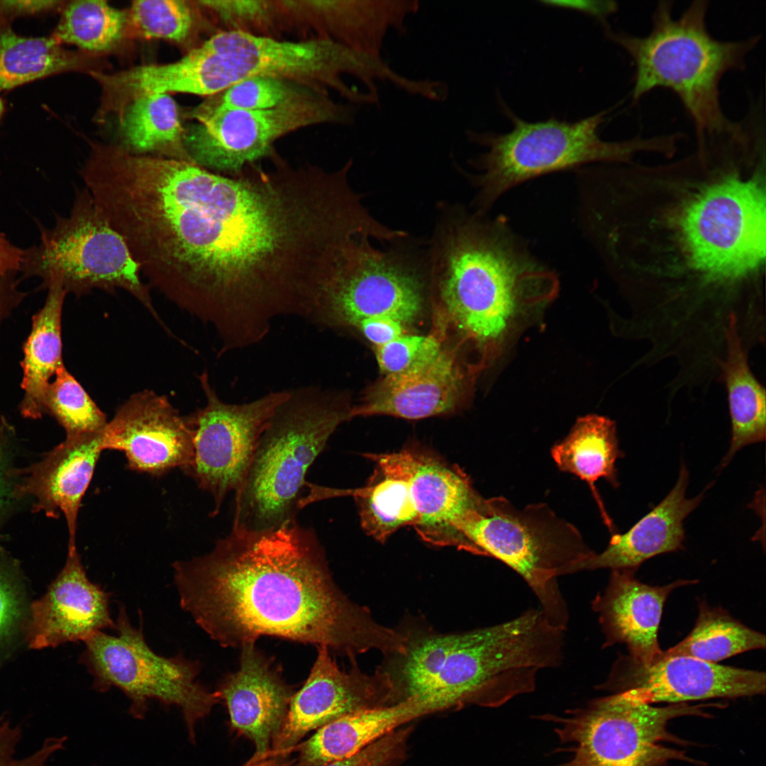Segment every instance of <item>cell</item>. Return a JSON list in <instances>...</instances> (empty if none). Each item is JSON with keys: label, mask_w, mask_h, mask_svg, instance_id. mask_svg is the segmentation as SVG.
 I'll list each match as a JSON object with an SVG mask.
<instances>
[{"label": "cell", "mask_w": 766, "mask_h": 766, "mask_svg": "<svg viewBox=\"0 0 766 766\" xmlns=\"http://www.w3.org/2000/svg\"><path fill=\"white\" fill-rule=\"evenodd\" d=\"M362 221L341 170L232 177L171 159L140 189L130 237L151 285L210 323L222 354L259 343L275 318H309Z\"/></svg>", "instance_id": "obj_1"}, {"label": "cell", "mask_w": 766, "mask_h": 766, "mask_svg": "<svg viewBox=\"0 0 766 766\" xmlns=\"http://www.w3.org/2000/svg\"><path fill=\"white\" fill-rule=\"evenodd\" d=\"M602 174V252L640 325L693 338L763 311L764 146L719 137L676 160Z\"/></svg>", "instance_id": "obj_2"}, {"label": "cell", "mask_w": 766, "mask_h": 766, "mask_svg": "<svg viewBox=\"0 0 766 766\" xmlns=\"http://www.w3.org/2000/svg\"><path fill=\"white\" fill-rule=\"evenodd\" d=\"M172 568L182 609L223 647L273 636L325 646L354 661L401 645L397 630L342 592L316 534L296 521L262 531L232 527L209 553Z\"/></svg>", "instance_id": "obj_3"}, {"label": "cell", "mask_w": 766, "mask_h": 766, "mask_svg": "<svg viewBox=\"0 0 766 766\" xmlns=\"http://www.w3.org/2000/svg\"><path fill=\"white\" fill-rule=\"evenodd\" d=\"M403 650L379 667L399 701L415 698L437 711L466 704L498 707L532 692L539 670L562 658L564 629L540 610L503 623L461 633L400 630Z\"/></svg>", "instance_id": "obj_4"}, {"label": "cell", "mask_w": 766, "mask_h": 766, "mask_svg": "<svg viewBox=\"0 0 766 766\" xmlns=\"http://www.w3.org/2000/svg\"><path fill=\"white\" fill-rule=\"evenodd\" d=\"M499 221L448 222L438 233L430 265L450 319L487 351L503 343L526 304L551 296L557 284L554 274Z\"/></svg>", "instance_id": "obj_5"}, {"label": "cell", "mask_w": 766, "mask_h": 766, "mask_svg": "<svg viewBox=\"0 0 766 766\" xmlns=\"http://www.w3.org/2000/svg\"><path fill=\"white\" fill-rule=\"evenodd\" d=\"M673 1H658L652 26L645 35L614 31L606 34L629 56L634 67L631 93L633 104L657 88L673 92L690 117L696 140L731 132L739 121L723 111L720 84L731 71H743L760 35L725 40L707 27L709 2L692 1L677 17Z\"/></svg>", "instance_id": "obj_6"}, {"label": "cell", "mask_w": 766, "mask_h": 766, "mask_svg": "<svg viewBox=\"0 0 766 766\" xmlns=\"http://www.w3.org/2000/svg\"><path fill=\"white\" fill-rule=\"evenodd\" d=\"M350 409L318 387L290 391L260 436L235 494L232 527L262 531L296 521L306 473L336 428L352 418Z\"/></svg>", "instance_id": "obj_7"}, {"label": "cell", "mask_w": 766, "mask_h": 766, "mask_svg": "<svg viewBox=\"0 0 766 766\" xmlns=\"http://www.w3.org/2000/svg\"><path fill=\"white\" fill-rule=\"evenodd\" d=\"M514 127L508 133H467L469 140L485 147L474 160L482 172L477 179L478 201L487 208L514 187L536 177L592 162L628 164L640 153L667 157L673 147L667 135H636L621 141L601 138L598 131L608 111L568 122L549 118L528 122L504 106Z\"/></svg>", "instance_id": "obj_8"}, {"label": "cell", "mask_w": 766, "mask_h": 766, "mask_svg": "<svg viewBox=\"0 0 766 766\" xmlns=\"http://www.w3.org/2000/svg\"><path fill=\"white\" fill-rule=\"evenodd\" d=\"M461 532L472 553L494 557L519 574L548 620L566 629L568 613L557 579L578 572L594 553L572 523L545 504L519 509L502 496L483 497Z\"/></svg>", "instance_id": "obj_9"}, {"label": "cell", "mask_w": 766, "mask_h": 766, "mask_svg": "<svg viewBox=\"0 0 766 766\" xmlns=\"http://www.w3.org/2000/svg\"><path fill=\"white\" fill-rule=\"evenodd\" d=\"M711 704H670L664 707L635 701L621 693L593 699L563 716L538 717L553 722L555 733L572 755L555 766H667L672 760L696 762L685 752L663 745H686L667 730L669 721L683 716L709 717ZM697 763V762H696Z\"/></svg>", "instance_id": "obj_10"}, {"label": "cell", "mask_w": 766, "mask_h": 766, "mask_svg": "<svg viewBox=\"0 0 766 766\" xmlns=\"http://www.w3.org/2000/svg\"><path fill=\"white\" fill-rule=\"evenodd\" d=\"M113 635L100 631L84 643L79 661L93 678V687L122 691L131 700V711L141 717L149 700L179 708L191 737L197 721L220 701L196 680L199 664L182 654L165 657L147 643L140 625L134 626L124 606H119Z\"/></svg>", "instance_id": "obj_11"}, {"label": "cell", "mask_w": 766, "mask_h": 766, "mask_svg": "<svg viewBox=\"0 0 766 766\" xmlns=\"http://www.w3.org/2000/svg\"><path fill=\"white\" fill-rule=\"evenodd\" d=\"M23 265L47 281L58 278L67 292L77 295L93 289H123L160 320L126 243L87 188L77 194L70 215L43 233L40 245L25 254Z\"/></svg>", "instance_id": "obj_12"}, {"label": "cell", "mask_w": 766, "mask_h": 766, "mask_svg": "<svg viewBox=\"0 0 766 766\" xmlns=\"http://www.w3.org/2000/svg\"><path fill=\"white\" fill-rule=\"evenodd\" d=\"M369 238L344 248L309 316L331 328H355L375 316L413 323L422 312L424 283L420 265L406 255L382 250Z\"/></svg>", "instance_id": "obj_13"}, {"label": "cell", "mask_w": 766, "mask_h": 766, "mask_svg": "<svg viewBox=\"0 0 766 766\" xmlns=\"http://www.w3.org/2000/svg\"><path fill=\"white\" fill-rule=\"evenodd\" d=\"M357 109L309 92L277 107L232 110L196 118L184 129V146L191 162L208 170L238 173L266 155L280 137L313 124L351 123Z\"/></svg>", "instance_id": "obj_14"}, {"label": "cell", "mask_w": 766, "mask_h": 766, "mask_svg": "<svg viewBox=\"0 0 766 766\" xmlns=\"http://www.w3.org/2000/svg\"><path fill=\"white\" fill-rule=\"evenodd\" d=\"M206 404L186 416L194 455L184 472L213 500L216 516L226 496L243 487L259 440L271 417L290 391L272 392L250 402L221 400L204 370L199 376Z\"/></svg>", "instance_id": "obj_15"}, {"label": "cell", "mask_w": 766, "mask_h": 766, "mask_svg": "<svg viewBox=\"0 0 766 766\" xmlns=\"http://www.w3.org/2000/svg\"><path fill=\"white\" fill-rule=\"evenodd\" d=\"M200 46L213 57L221 91L255 76L318 82L335 90L342 84L346 46L331 37L295 42L233 30L216 33Z\"/></svg>", "instance_id": "obj_16"}, {"label": "cell", "mask_w": 766, "mask_h": 766, "mask_svg": "<svg viewBox=\"0 0 766 766\" xmlns=\"http://www.w3.org/2000/svg\"><path fill=\"white\" fill-rule=\"evenodd\" d=\"M764 672L724 666L689 656L662 653L649 664L622 655L601 687L635 701L651 704L764 694Z\"/></svg>", "instance_id": "obj_17"}, {"label": "cell", "mask_w": 766, "mask_h": 766, "mask_svg": "<svg viewBox=\"0 0 766 766\" xmlns=\"http://www.w3.org/2000/svg\"><path fill=\"white\" fill-rule=\"evenodd\" d=\"M316 659L302 687L293 694L286 717L272 739L274 753L293 748L310 731L345 715L398 703L389 676L380 669L363 672L353 662L342 670L329 650L318 646Z\"/></svg>", "instance_id": "obj_18"}, {"label": "cell", "mask_w": 766, "mask_h": 766, "mask_svg": "<svg viewBox=\"0 0 766 766\" xmlns=\"http://www.w3.org/2000/svg\"><path fill=\"white\" fill-rule=\"evenodd\" d=\"M101 447L122 451L128 467L154 476L192 463L193 438L182 416L164 395L145 390L131 396L101 431Z\"/></svg>", "instance_id": "obj_19"}, {"label": "cell", "mask_w": 766, "mask_h": 766, "mask_svg": "<svg viewBox=\"0 0 766 766\" xmlns=\"http://www.w3.org/2000/svg\"><path fill=\"white\" fill-rule=\"evenodd\" d=\"M388 455L409 479L418 514L414 528L419 536L434 545L471 553L461 528L482 496L470 477L460 468L423 448L408 447Z\"/></svg>", "instance_id": "obj_20"}, {"label": "cell", "mask_w": 766, "mask_h": 766, "mask_svg": "<svg viewBox=\"0 0 766 766\" xmlns=\"http://www.w3.org/2000/svg\"><path fill=\"white\" fill-rule=\"evenodd\" d=\"M114 627L109 592L89 579L74 547L68 548L65 564L46 593L29 605L23 631L28 647L41 650L85 642Z\"/></svg>", "instance_id": "obj_21"}, {"label": "cell", "mask_w": 766, "mask_h": 766, "mask_svg": "<svg viewBox=\"0 0 766 766\" xmlns=\"http://www.w3.org/2000/svg\"><path fill=\"white\" fill-rule=\"evenodd\" d=\"M634 569L612 570L609 584L593 601L606 636L605 646L624 643L629 656L643 664L657 659L662 650L658 629L666 599L676 588L696 579H679L651 586L635 577Z\"/></svg>", "instance_id": "obj_22"}, {"label": "cell", "mask_w": 766, "mask_h": 766, "mask_svg": "<svg viewBox=\"0 0 766 766\" xmlns=\"http://www.w3.org/2000/svg\"><path fill=\"white\" fill-rule=\"evenodd\" d=\"M465 374L454 351L443 348L423 367L384 375L351 408V417L386 415L418 420L448 413L460 405Z\"/></svg>", "instance_id": "obj_23"}, {"label": "cell", "mask_w": 766, "mask_h": 766, "mask_svg": "<svg viewBox=\"0 0 766 766\" xmlns=\"http://www.w3.org/2000/svg\"><path fill=\"white\" fill-rule=\"evenodd\" d=\"M240 667L227 675L216 692L225 701L232 726L250 739L254 756L267 754L293 695L277 667L255 644L241 648Z\"/></svg>", "instance_id": "obj_24"}, {"label": "cell", "mask_w": 766, "mask_h": 766, "mask_svg": "<svg viewBox=\"0 0 766 766\" xmlns=\"http://www.w3.org/2000/svg\"><path fill=\"white\" fill-rule=\"evenodd\" d=\"M101 431L67 436L45 457L23 472L16 496L33 499L35 511L47 516L63 514L68 529V548L76 547L79 509L103 451Z\"/></svg>", "instance_id": "obj_25"}, {"label": "cell", "mask_w": 766, "mask_h": 766, "mask_svg": "<svg viewBox=\"0 0 766 766\" xmlns=\"http://www.w3.org/2000/svg\"><path fill=\"white\" fill-rule=\"evenodd\" d=\"M689 472L680 467L678 479L669 494L648 514L624 533L613 534L607 548L582 562L578 571L610 568L636 570L643 562L660 554L682 548L683 521L703 499L706 489L692 499L685 493Z\"/></svg>", "instance_id": "obj_26"}, {"label": "cell", "mask_w": 766, "mask_h": 766, "mask_svg": "<svg viewBox=\"0 0 766 766\" xmlns=\"http://www.w3.org/2000/svg\"><path fill=\"white\" fill-rule=\"evenodd\" d=\"M434 712L431 705L409 698L345 715L318 728L303 743L294 766H323L349 757L399 726Z\"/></svg>", "instance_id": "obj_27"}, {"label": "cell", "mask_w": 766, "mask_h": 766, "mask_svg": "<svg viewBox=\"0 0 766 766\" xmlns=\"http://www.w3.org/2000/svg\"><path fill=\"white\" fill-rule=\"evenodd\" d=\"M724 357L719 365L718 380L727 393L731 423L729 450L723 459L725 467L743 447L765 439L766 396L748 363L749 348L743 330L735 314L730 315L724 331Z\"/></svg>", "instance_id": "obj_28"}, {"label": "cell", "mask_w": 766, "mask_h": 766, "mask_svg": "<svg viewBox=\"0 0 766 766\" xmlns=\"http://www.w3.org/2000/svg\"><path fill=\"white\" fill-rule=\"evenodd\" d=\"M551 455L560 470L587 483L605 524L614 531L595 483L604 478L614 487H618L615 462L623 453L619 449L615 422L595 414L579 418L567 436L552 448Z\"/></svg>", "instance_id": "obj_29"}, {"label": "cell", "mask_w": 766, "mask_h": 766, "mask_svg": "<svg viewBox=\"0 0 766 766\" xmlns=\"http://www.w3.org/2000/svg\"><path fill=\"white\" fill-rule=\"evenodd\" d=\"M48 284V294L45 305L33 318L32 330L24 344L21 362L24 396L21 410L23 416L32 418L45 413V396L50 379L64 365L61 316L67 292L58 278H50Z\"/></svg>", "instance_id": "obj_30"}, {"label": "cell", "mask_w": 766, "mask_h": 766, "mask_svg": "<svg viewBox=\"0 0 766 766\" xmlns=\"http://www.w3.org/2000/svg\"><path fill=\"white\" fill-rule=\"evenodd\" d=\"M318 4L332 38L379 56L387 34L390 31L405 34L409 17L420 9L418 0H346Z\"/></svg>", "instance_id": "obj_31"}, {"label": "cell", "mask_w": 766, "mask_h": 766, "mask_svg": "<svg viewBox=\"0 0 766 766\" xmlns=\"http://www.w3.org/2000/svg\"><path fill=\"white\" fill-rule=\"evenodd\" d=\"M377 467L367 484L357 490L360 523L364 531L379 541H386L399 528L415 526L418 514L406 474L387 453L368 454Z\"/></svg>", "instance_id": "obj_32"}, {"label": "cell", "mask_w": 766, "mask_h": 766, "mask_svg": "<svg viewBox=\"0 0 766 766\" xmlns=\"http://www.w3.org/2000/svg\"><path fill=\"white\" fill-rule=\"evenodd\" d=\"M123 148L138 154L190 162L184 146V128L178 106L167 94L132 101L118 115Z\"/></svg>", "instance_id": "obj_33"}, {"label": "cell", "mask_w": 766, "mask_h": 766, "mask_svg": "<svg viewBox=\"0 0 766 766\" xmlns=\"http://www.w3.org/2000/svg\"><path fill=\"white\" fill-rule=\"evenodd\" d=\"M52 35L27 37L0 20V92L52 75L86 68L85 57Z\"/></svg>", "instance_id": "obj_34"}, {"label": "cell", "mask_w": 766, "mask_h": 766, "mask_svg": "<svg viewBox=\"0 0 766 766\" xmlns=\"http://www.w3.org/2000/svg\"><path fill=\"white\" fill-rule=\"evenodd\" d=\"M765 636L732 617L722 608L699 604V614L690 633L663 651L667 656H689L716 663L745 651L765 648Z\"/></svg>", "instance_id": "obj_35"}, {"label": "cell", "mask_w": 766, "mask_h": 766, "mask_svg": "<svg viewBox=\"0 0 766 766\" xmlns=\"http://www.w3.org/2000/svg\"><path fill=\"white\" fill-rule=\"evenodd\" d=\"M52 36L84 52H104L116 48L128 33L127 11L105 1H65Z\"/></svg>", "instance_id": "obj_36"}, {"label": "cell", "mask_w": 766, "mask_h": 766, "mask_svg": "<svg viewBox=\"0 0 766 766\" xmlns=\"http://www.w3.org/2000/svg\"><path fill=\"white\" fill-rule=\"evenodd\" d=\"M301 85L280 77H252L207 97L189 115L196 119L226 111L272 109L307 94Z\"/></svg>", "instance_id": "obj_37"}, {"label": "cell", "mask_w": 766, "mask_h": 766, "mask_svg": "<svg viewBox=\"0 0 766 766\" xmlns=\"http://www.w3.org/2000/svg\"><path fill=\"white\" fill-rule=\"evenodd\" d=\"M48 389L45 411L65 428L67 436L100 432L108 421L77 380L62 365Z\"/></svg>", "instance_id": "obj_38"}, {"label": "cell", "mask_w": 766, "mask_h": 766, "mask_svg": "<svg viewBox=\"0 0 766 766\" xmlns=\"http://www.w3.org/2000/svg\"><path fill=\"white\" fill-rule=\"evenodd\" d=\"M127 13L128 32L179 44L191 38L197 23L194 6L182 0L135 1Z\"/></svg>", "instance_id": "obj_39"}, {"label": "cell", "mask_w": 766, "mask_h": 766, "mask_svg": "<svg viewBox=\"0 0 766 766\" xmlns=\"http://www.w3.org/2000/svg\"><path fill=\"white\" fill-rule=\"evenodd\" d=\"M436 334L406 335L375 347V356L384 375L406 372L421 368L433 360L443 349Z\"/></svg>", "instance_id": "obj_40"}, {"label": "cell", "mask_w": 766, "mask_h": 766, "mask_svg": "<svg viewBox=\"0 0 766 766\" xmlns=\"http://www.w3.org/2000/svg\"><path fill=\"white\" fill-rule=\"evenodd\" d=\"M24 583L16 562L0 550V647L8 643L28 616Z\"/></svg>", "instance_id": "obj_41"}, {"label": "cell", "mask_w": 766, "mask_h": 766, "mask_svg": "<svg viewBox=\"0 0 766 766\" xmlns=\"http://www.w3.org/2000/svg\"><path fill=\"white\" fill-rule=\"evenodd\" d=\"M412 727L396 729L355 755L323 766H398L404 759Z\"/></svg>", "instance_id": "obj_42"}, {"label": "cell", "mask_w": 766, "mask_h": 766, "mask_svg": "<svg viewBox=\"0 0 766 766\" xmlns=\"http://www.w3.org/2000/svg\"><path fill=\"white\" fill-rule=\"evenodd\" d=\"M21 736L20 726L0 718V766H46L49 758L62 749L66 740L65 737L47 738L33 754L18 759L15 754Z\"/></svg>", "instance_id": "obj_43"}, {"label": "cell", "mask_w": 766, "mask_h": 766, "mask_svg": "<svg viewBox=\"0 0 766 766\" xmlns=\"http://www.w3.org/2000/svg\"><path fill=\"white\" fill-rule=\"evenodd\" d=\"M200 6L216 13L221 19L232 23H248L265 18L271 7L266 1H199Z\"/></svg>", "instance_id": "obj_44"}, {"label": "cell", "mask_w": 766, "mask_h": 766, "mask_svg": "<svg viewBox=\"0 0 766 766\" xmlns=\"http://www.w3.org/2000/svg\"><path fill=\"white\" fill-rule=\"evenodd\" d=\"M404 325L387 316H375L359 322L357 328L375 347L384 345L404 333Z\"/></svg>", "instance_id": "obj_45"}, {"label": "cell", "mask_w": 766, "mask_h": 766, "mask_svg": "<svg viewBox=\"0 0 766 766\" xmlns=\"http://www.w3.org/2000/svg\"><path fill=\"white\" fill-rule=\"evenodd\" d=\"M63 1H0V20L11 23L20 17L35 16L61 11Z\"/></svg>", "instance_id": "obj_46"}, {"label": "cell", "mask_w": 766, "mask_h": 766, "mask_svg": "<svg viewBox=\"0 0 766 766\" xmlns=\"http://www.w3.org/2000/svg\"><path fill=\"white\" fill-rule=\"evenodd\" d=\"M544 4L571 9L587 13L606 23V18L618 11L614 1H543Z\"/></svg>", "instance_id": "obj_47"}, {"label": "cell", "mask_w": 766, "mask_h": 766, "mask_svg": "<svg viewBox=\"0 0 766 766\" xmlns=\"http://www.w3.org/2000/svg\"><path fill=\"white\" fill-rule=\"evenodd\" d=\"M6 444L0 440V515L5 511L10 500L17 496L16 486L11 483V472L9 467Z\"/></svg>", "instance_id": "obj_48"}, {"label": "cell", "mask_w": 766, "mask_h": 766, "mask_svg": "<svg viewBox=\"0 0 766 766\" xmlns=\"http://www.w3.org/2000/svg\"><path fill=\"white\" fill-rule=\"evenodd\" d=\"M25 254L0 235V278L23 267Z\"/></svg>", "instance_id": "obj_49"}, {"label": "cell", "mask_w": 766, "mask_h": 766, "mask_svg": "<svg viewBox=\"0 0 766 766\" xmlns=\"http://www.w3.org/2000/svg\"><path fill=\"white\" fill-rule=\"evenodd\" d=\"M6 110V104L3 99L0 98V122Z\"/></svg>", "instance_id": "obj_50"}]
</instances>
